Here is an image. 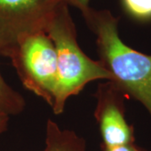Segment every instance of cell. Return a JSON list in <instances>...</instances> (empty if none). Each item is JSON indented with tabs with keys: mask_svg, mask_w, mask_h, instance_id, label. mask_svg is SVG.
I'll use <instances>...</instances> for the list:
<instances>
[{
	"mask_svg": "<svg viewBox=\"0 0 151 151\" xmlns=\"http://www.w3.org/2000/svg\"><path fill=\"white\" fill-rule=\"evenodd\" d=\"M86 149L85 139L74 131L62 129L56 123L47 121L43 151H86Z\"/></svg>",
	"mask_w": 151,
	"mask_h": 151,
	"instance_id": "cell-6",
	"label": "cell"
},
{
	"mask_svg": "<svg viewBox=\"0 0 151 151\" xmlns=\"http://www.w3.org/2000/svg\"><path fill=\"white\" fill-rule=\"evenodd\" d=\"M3 56L11 60L23 86L52 107L57 85V56L48 35L40 32L22 38Z\"/></svg>",
	"mask_w": 151,
	"mask_h": 151,
	"instance_id": "cell-3",
	"label": "cell"
},
{
	"mask_svg": "<svg viewBox=\"0 0 151 151\" xmlns=\"http://www.w3.org/2000/svg\"><path fill=\"white\" fill-rule=\"evenodd\" d=\"M24 108V98L6 82L0 72V108L9 115H17Z\"/></svg>",
	"mask_w": 151,
	"mask_h": 151,
	"instance_id": "cell-7",
	"label": "cell"
},
{
	"mask_svg": "<svg viewBox=\"0 0 151 151\" xmlns=\"http://www.w3.org/2000/svg\"><path fill=\"white\" fill-rule=\"evenodd\" d=\"M103 151H146L140 147L137 146L134 143L127 144L124 145L115 146V147H110V148H102Z\"/></svg>",
	"mask_w": 151,
	"mask_h": 151,
	"instance_id": "cell-10",
	"label": "cell"
},
{
	"mask_svg": "<svg viewBox=\"0 0 151 151\" xmlns=\"http://www.w3.org/2000/svg\"><path fill=\"white\" fill-rule=\"evenodd\" d=\"M94 116L101 134L102 148L134 143V128L125 117V99L121 90L110 81L100 83L96 92Z\"/></svg>",
	"mask_w": 151,
	"mask_h": 151,
	"instance_id": "cell-5",
	"label": "cell"
},
{
	"mask_svg": "<svg viewBox=\"0 0 151 151\" xmlns=\"http://www.w3.org/2000/svg\"><path fill=\"white\" fill-rule=\"evenodd\" d=\"M58 3H63L69 6H73L83 13L90 8V0H55Z\"/></svg>",
	"mask_w": 151,
	"mask_h": 151,
	"instance_id": "cell-9",
	"label": "cell"
},
{
	"mask_svg": "<svg viewBox=\"0 0 151 151\" xmlns=\"http://www.w3.org/2000/svg\"><path fill=\"white\" fill-rule=\"evenodd\" d=\"M68 7L63 3L57 6L46 30L57 56V85L51 107L56 115L63 113L68 98L79 94L89 82L112 80L100 60H93L82 51Z\"/></svg>",
	"mask_w": 151,
	"mask_h": 151,
	"instance_id": "cell-2",
	"label": "cell"
},
{
	"mask_svg": "<svg viewBox=\"0 0 151 151\" xmlns=\"http://www.w3.org/2000/svg\"><path fill=\"white\" fill-rule=\"evenodd\" d=\"M9 114L0 108V134L5 132L8 129V124L9 120Z\"/></svg>",
	"mask_w": 151,
	"mask_h": 151,
	"instance_id": "cell-11",
	"label": "cell"
},
{
	"mask_svg": "<svg viewBox=\"0 0 151 151\" xmlns=\"http://www.w3.org/2000/svg\"><path fill=\"white\" fill-rule=\"evenodd\" d=\"M124 11L139 21L151 20V0H121Z\"/></svg>",
	"mask_w": 151,
	"mask_h": 151,
	"instance_id": "cell-8",
	"label": "cell"
},
{
	"mask_svg": "<svg viewBox=\"0 0 151 151\" xmlns=\"http://www.w3.org/2000/svg\"><path fill=\"white\" fill-rule=\"evenodd\" d=\"M81 14L96 35L99 60L112 76L110 81L128 99L140 103L151 118V55L124 43L119 35V19L110 11L90 7Z\"/></svg>",
	"mask_w": 151,
	"mask_h": 151,
	"instance_id": "cell-1",
	"label": "cell"
},
{
	"mask_svg": "<svg viewBox=\"0 0 151 151\" xmlns=\"http://www.w3.org/2000/svg\"><path fill=\"white\" fill-rule=\"evenodd\" d=\"M60 4L55 0H0V55L22 38L46 33Z\"/></svg>",
	"mask_w": 151,
	"mask_h": 151,
	"instance_id": "cell-4",
	"label": "cell"
}]
</instances>
